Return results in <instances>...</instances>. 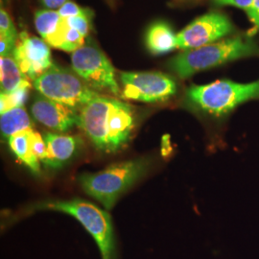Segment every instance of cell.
<instances>
[{
  "mask_svg": "<svg viewBox=\"0 0 259 259\" xmlns=\"http://www.w3.org/2000/svg\"><path fill=\"white\" fill-rule=\"evenodd\" d=\"M31 113L35 120L58 134H64L78 125V111L41 94L34 97Z\"/></svg>",
  "mask_w": 259,
  "mask_h": 259,
  "instance_id": "11",
  "label": "cell"
},
{
  "mask_svg": "<svg viewBox=\"0 0 259 259\" xmlns=\"http://www.w3.org/2000/svg\"><path fill=\"white\" fill-rule=\"evenodd\" d=\"M212 3L213 5L217 7L233 6L244 10L250 19L253 12L254 0H212Z\"/></svg>",
  "mask_w": 259,
  "mask_h": 259,
  "instance_id": "23",
  "label": "cell"
},
{
  "mask_svg": "<svg viewBox=\"0 0 259 259\" xmlns=\"http://www.w3.org/2000/svg\"><path fill=\"white\" fill-rule=\"evenodd\" d=\"M145 44L149 51L154 55L166 54L178 48L177 35L164 21H156L149 26Z\"/></svg>",
  "mask_w": 259,
  "mask_h": 259,
  "instance_id": "13",
  "label": "cell"
},
{
  "mask_svg": "<svg viewBox=\"0 0 259 259\" xmlns=\"http://www.w3.org/2000/svg\"><path fill=\"white\" fill-rule=\"evenodd\" d=\"M71 65L93 91L121 95L115 70L110 60L95 44L87 42L71 54Z\"/></svg>",
  "mask_w": 259,
  "mask_h": 259,
  "instance_id": "7",
  "label": "cell"
},
{
  "mask_svg": "<svg viewBox=\"0 0 259 259\" xmlns=\"http://www.w3.org/2000/svg\"><path fill=\"white\" fill-rule=\"evenodd\" d=\"M259 55L258 45L250 37H234L192 50H185L172 58L167 66L180 77L191 76L242 58Z\"/></svg>",
  "mask_w": 259,
  "mask_h": 259,
  "instance_id": "3",
  "label": "cell"
},
{
  "mask_svg": "<svg viewBox=\"0 0 259 259\" xmlns=\"http://www.w3.org/2000/svg\"><path fill=\"white\" fill-rule=\"evenodd\" d=\"M68 0H40L41 4L48 10L60 9Z\"/></svg>",
  "mask_w": 259,
  "mask_h": 259,
  "instance_id": "26",
  "label": "cell"
},
{
  "mask_svg": "<svg viewBox=\"0 0 259 259\" xmlns=\"http://www.w3.org/2000/svg\"><path fill=\"white\" fill-rule=\"evenodd\" d=\"M34 130H29L26 132L18 134L8 139L9 147L14 155L19 160L29 168V170L34 174L40 175L39 159L37 158L32 146V134Z\"/></svg>",
  "mask_w": 259,
  "mask_h": 259,
  "instance_id": "15",
  "label": "cell"
},
{
  "mask_svg": "<svg viewBox=\"0 0 259 259\" xmlns=\"http://www.w3.org/2000/svg\"><path fill=\"white\" fill-rule=\"evenodd\" d=\"M29 89H20L14 93H1L0 95V111L1 113L15 108L23 107L27 100Z\"/></svg>",
  "mask_w": 259,
  "mask_h": 259,
  "instance_id": "19",
  "label": "cell"
},
{
  "mask_svg": "<svg viewBox=\"0 0 259 259\" xmlns=\"http://www.w3.org/2000/svg\"><path fill=\"white\" fill-rule=\"evenodd\" d=\"M36 209L65 212L73 216L92 235L102 259H118L116 240L110 214L81 199L51 201L37 204Z\"/></svg>",
  "mask_w": 259,
  "mask_h": 259,
  "instance_id": "5",
  "label": "cell"
},
{
  "mask_svg": "<svg viewBox=\"0 0 259 259\" xmlns=\"http://www.w3.org/2000/svg\"><path fill=\"white\" fill-rule=\"evenodd\" d=\"M84 37L80 32L69 26L66 19L62 18V21L57 31L46 39V41L50 47L72 53L78 48L83 47Z\"/></svg>",
  "mask_w": 259,
  "mask_h": 259,
  "instance_id": "17",
  "label": "cell"
},
{
  "mask_svg": "<svg viewBox=\"0 0 259 259\" xmlns=\"http://www.w3.org/2000/svg\"><path fill=\"white\" fill-rule=\"evenodd\" d=\"M93 12H89L88 14L77 16V17H71L66 19L67 23L69 26L74 28L78 32H80L83 37H87L89 32H90V27H91V19L93 17Z\"/></svg>",
  "mask_w": 259,
  "mask_h": 259,
  "instance_id": "22",
  "label": "cell"
},
{
  "mask_svg": "<svg viewBox=\"0 0 259 259\" xmlns=\"http://www.w3.org/2000/svg\"><path fill=\"white\" fill-rule=\"evenodd\" d=\"M50 159V168L58 169L70 161L81 148L79 137L64 134L47 133L44 136Z\"/></svg>",
  "mask_w": 259,
  "mask_h": 259,
  "instance_id": "12",
  "label": "cell"
},
{
  "mask_svg": "<svg viewBox=\"0 0 259 259\" xmlns=\"http://www.w3.org/2000/svg\"><path fill=\"white\" fill-rule=\"evenodd\" d=\"M121 97L144 103L165 102L176 95V81L162 72H122Z\"/></svg>",
  "mask_w": 259,
  "mask_h": 259,
  "instance_id": "8",
  "label": "cell"
},
{
  "mask_svg": "<svg viewBox=\"0 0 259 259\" xmlns=\"http://www.w3.org/2000/svg\"><path fill=\"white\" fill-rule=\"evenodd\" d=\"M32 146L39 161L42 162L46 166L49 167L50 159L47 152V143L44 137L36 131H33L32 134Z\"/></svg>",
  "mask_w": 259,
  "mask_h": 259,
  "instance_id": "20",
  "label": "cell"
},
{
  "mask_svg": "<svg viewBox=\"0 0 259 259\" xmlns=\"http://www.w3.org/2000/svg\"><path fill=\"white\" fill-rule=\"evenodd\" d=\"M78 126L97 150L114 153L131 139L135 111L127 103L99 94L79 111Z\"/></svg>",
  "mask_w": 259,
  "mask_h": 259,
  "instance_id": "1",
  "label": "cell"
},
{
  "mask_svg": "<svg viewBox=\"0 0 259 259\" xmlns=\"http://www.w3.org/2000/svg\"><path fill=\"white\" fill-rule=\"evenodd\" d=\"M62 21V17L55 10H38L35 14V26L42 39L53 35Z\"/></svg>",
  "mask_w": 259,
  "mask_h": 259,
  "instance_id": "18",
  "label": "cell"
},
{
  "mask_svg": "<svg viewBox=\"0 0 259 259\" xmlns=\"http://www.w3.org/2000/svg\"><path fill=\"white\" fill-rule=\"evenodd\" d=\"M58 12L63 19H68L71 17H77V16L88 14L89 12H91V10L81 8L74 2L68 0L60 9L58 10Z\"/></svg>",
  "mask_w": 259,
  "mask_h": 259,
  "instance_id": "24",
  "label": "cell"
},
{
  "mask_svg": "<svg viewBox=\"0 0 259 259\" xmlns=\"http://www.w3.org/2000/svg\"><path fill=\"white\" fill-rule=\"evenodd\" d=\"M17 61L12 56L0 58V82L1 93H11L20 89H30L31 83Z\"/></svg>",
  "mask_w": 259,
  "mask_h": 259,
  "instance_id": "14",
  "label": "cell"
},
{
  "mask_svg": "<svg viewBox=\"0 0 259 259\" xmlns=\"http://www.w3.org/2000/svg\"><path fill=\"white\" fill-rule=\"evenodd\" d=\"M13 57L21 71L33 81L53 65L51 51L47 41L42 38L30 36L26 32L19 34Z\"/></svg>",
  "mask_w": 259,
  "mask_h": 259,
  "instance_id": "10",
  "label": "cell"
},
{
  "mask_svg": "<svg viewBox=\"0 0 259 259\" xmlns=\"http://www.w3.org/2000/svg\"><path fill=\"white\" fill-rule=\"evenodd\" d=\"M259 100V80L237 83L218 80L206 84H193L186 90L185 102L190 110L221 127L241 105Z\"/></svg>",
  "mask_w": 259,
  "mask_h": 259,
  "instance_id": "2",
  "label": "cell"
},
{
  "mask_svg": "<svg viewBox=\"0 0 259 259\" xmlns=\"http://www.w3.org/2000/svg\"><path fill=\"white\" fill-rule=\"evenodd\" d=\"M0 37H8L16 40L19 38V34L13 20L3 8L0 10Z\"/></svg>",
  "mask_w": 259,
  "mask_h": 259,
  "instance_id": "21",
  "label": "cell"
},
{
  "mask_svg": "<svg viewBox=\"0 0 259 259\" xmlns=\"http://www.w3.org/2000/svg\"><path fill=\"white\" fill-rule=\"evenodd\" d=\"M149 168V160L138 158L111 164L97 173L79 177L83 191L110 210L128 188L139 181Z\"/></svg>",
  "mask_w": 259,
  "mask_h": 259,
  "instance_id": "4",
  "label": "cell"
},
{
  "mask_svg": "<svg viewBox=\"0 0 259 259\" xmlns=\"http://www.w3.org/2000/svg\"><path fill=\"white\" fill-rule=\"evenodd\" d=\"M250 19L251 20V22L255 25L256 30L259 32V0H254L253 12H252V16Z\"/></svg>",
  "mask_w": 259,
  "mask_h": 259,
  "instance_id": "27",
  "label": "cell"
},
{
  "mask_svg": "<svg viewBox=\"0 0 259 259\" xmlns=\"http://www.w3.org/2000/svg\"><path fill=\"white\" fill-rule=\"evenodd\" d=\"M34 88L39 94L76 111H80L99 95L73 69L54 64L34 81Z\"/></svg>",
  "mask_w": 259,
  "mask_h": 259,
  "instance_id": "6",
  "label": "cell"
},
{
  "mask_svg": "<svg viewBox=\"0 0 259 259\" xmlns=\"http://www.w3.org/2000/svg\"><path fill=\"white\" fill-rule=\"evenodd\" d=\"M235 31L230 19L222 13L211 12L195 19L177 35L178 48L192 50L218 41Z\"/></svg>",
  "mask_w": 259,
  "mask_h": 259,
  "instance_id": "9",
  "label": "cell"
},
{
  "mask_svg": "<svg viewBox=\"0 0 259 259\" xmlns=\"http://www.w3.org/2000/svg\"><path fill=\"white\" fill-rule=\"evenodd\" d=\"M1 135L5 139L33 130V123L24 107L15 108L1 113L0 116Z\"/></svg>",
  "mask_w": 259,
  "mask_h": 259,
  "instance_id": "16",
  "label": "cell"
},
{
  "mask_svg": "<svg viewBox=\"0 0 259 259\" xmlns=\"http://www.w3.org/2000/svg\"><path fill=\"white\" fill-rule=\"evenodd\" d=\"M16 45H17L16 39L0 37V56L7 57V56L13 55Z\"/></svg>",
  "mask_w": 259,
  "mask_h": 259,
  "instance_id": "25",
  "label": "cell"
}]
</instances>
